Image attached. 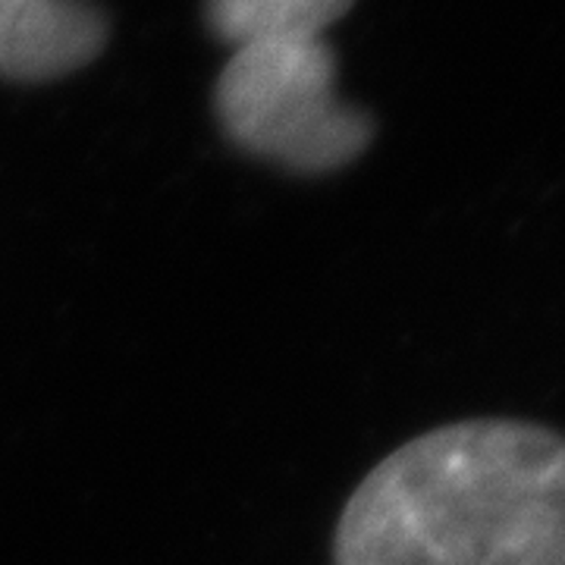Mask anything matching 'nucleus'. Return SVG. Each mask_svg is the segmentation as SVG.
<instances>
[{
  "label": "nucleus",
  "instance_id": "nucleus-3",
  "mask_svg": "<svg viewBox=\"0 0 565 565\" xmlns=\"http://www.w3.org/2000/svg\"><path fill=\"white\" fill-rule=\"evenodd\" d=\"M107 22L88 0H0V76L57 79L102 54Z\"/></svg>",
  "mask_w": 565,
  "mask_h": 565
},
{
  "label": "nucleus",
  "instance_id": "nucleus-2",
  "mask_svg": "<svg viewBox=\"0 0 565 565\" xmlns=\"http://www.w3.org/2000/svg\"><path fill=\"white\" fill-rule=\"evenodd\" d=\"M217 117L239 148L305 173L355 161L374 136L367 114L340 98L323 39L236 47L217 82Z\"/></svg>",
  "mask_w": 565,
  "mask_h": 565
},
{
  "label": "nucleus",
  "instance_id": "nucleus-1",
  "mask_svg": "<svg viewBox=\"0 0 565 565\" xmlns=\"http://www.w3.org/2000/svg\"><path fill=\"white\" fill-rule=\"evenodd\" d=\"M337 565H565V434L471 418L377 465L333 544Z\"/></svg>",
  "mask_w": 565,
  "mask_h": 565
},
{
  "label": "nucleus",
  "instance_id": "nucleus-4",
  "mask_svg": "<svg viewBox=\"0 0 565 565\" xmlns=\"http://www.w3.org/2000/svg\"><path fill=\"white\" fill-rule=\"evenodd\" d=\"M352 3L355 0H207V22L236 47L323 39L327 25L345 17Z\"/></svg>",
  "mask_w": 565,
  "mask_h": 565
}]
</instances>
